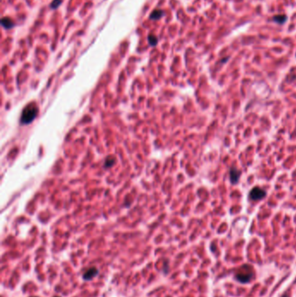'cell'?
I'll return each mask as SVG.
<instances>
[{"instance_id": "obj_11", "label": "cell", "mask_w": 296, "mask_h": 297, "mask_svg": "<svg viewBox=\"0 0 296 297\" xmlns=\"http://www.w3.org/2000/svg\"><path fill=\"white\" fill-rule=\"evenodd\" d=\"M62 2H63V0H53L52 2H51V4H50V9H52V10L57 9V8L60 6Z\"/></svg>"}, {"instance_id": "obj_3", "label": "cell", "mask_w": 296, "mask_h": 297, "mask_svg": "<svg viewBox=\"0 0 296 297\" xmlns=\"http://www.w3.org/2000/svg\"><path fill=\"white\" fill-rule=\"evenodd\" d=\"M265 196H266V192L264 191L262 188H259V187L252 188L251 191L249 193V198L253 201H259V200L262 199Z\"/></svg>"}, {"instance_id": "obj_1", "label": "cell", "mask_w": 296, "mask_h": 297, "mask_svg": "<svg viewBox=\"0 0 296 297\" xmlns=\"http://www.w3.org/2000/svg\"><path fill=\"white\" fill-rule=\"evenodd\" d=\"M38 114V106L36 103H30L23 109L20 121L23 124H30Z\"/></svg>"}, {"instance_id": "obj_9", "label": "cell", "mask_w": 296, "mask_h": 297, "mask_svg": "<svg viewBox=\"0 0 296 297\" xmlns=\"http://www.w3.org/2000/svg\"><path fill=\"white\" fill-rule=\"evenodd\" d=\"M148 41L151 46H156L158 43L157 37H156L155 35H149L148 37Z\"/></svg>"}, {"instance_id": "obj_4", "label": "cell", "mask_w": 296, "mask_h": 297, "mask_svg": "<svg viewBox=\"0 0 296 297\" xmlns=\"http://www.w3.org/2000/svg\"><path fill=\"white\" fill-rule=\"evenodd\" d=\"M99 274V270L96 267H91L88 270H86L83 275H82V279L84 281H90L92 280L94 277H96L97 275Z\"/></svg>"}, {"instance_id": "obj_12", "label": "cell", "mask_w": 296, "mask_h": 297, "mask_svg": "<svg viewBox=\"0 0 296 297\" xmlns=\"http://www.w3.org/2000/svg\"><path fill=\"white\" fill-rule=\"evenodd\" d=\"M282 297H288V295H286V294H285V295H283Z\"/></svg>"}, {"instance_id": "obj_14", "label": "cell", "mask_w": 296, "mask_h": 297, "mask_svg": "<svg viewBox=\"0 0 296 297\" xmlns=\"http://www.w3.org/2000/svg\"><path fill=\"white\" fill-rule=\"evenodd\" d=\"M31 297H34V296H31Z\"/></svg>"}, {"instance_id": "obj_10", "label": "cell", "mask_w": 296, "mask_h": 297, "mask_svg": "<svg viewBox=\"0 0 296 297\" xmlns=\"http://www.w3.org/2000/svg\"><path fill=\"white\" fill-rule=\"evenodd\" d=\"M115 162H116V159H115L114 156H109V157H107L106 161H105V167H106V168L111 167V166L114 165Z\"/></svg>"}, {"instance_id": "obj_8", "label": "cell", "mask_w": 296, "mask_h": 297, "mask_svg": "<svg viewBox=\"0 0 296 297\" xmlns=\"http://www.w3.org/2000/svg\"><path fill=\"white\" fill-rule=\"evenodd\" d=\"M274 21L275 23H278V24H284V23L287 21V16L286 15H277V16H274Z\"/></svg>"}, {"instance_id": "obj_2", "label": "cell", "mask_w": 296, "mask_h": 297, "mask_svg": "<svg viewBox=\"0 0 296 297\" xmlns=\"http://www.w3.org/2000/svg\"><path fill=\"white\" fill-rule=\"evenodd\" d=\"M254 272L253 269L249 266H244L240 268L238 272L236 273V279L240 282H248L253 277Z\"/></svg>"}, {"instance_id": "obj_13", "label": "cell", "mask_w": 296, "mask_h": 297, "mask_svg": "<svg viewBox=\"0 0 296 297\" xmlns=\"http://www.w3.org/2000/svg\"><path fill=\"white\" fill-rule=\"evenodd\" d=\"M54 297H59V296H54Z\"/></svg>"}, {"instance_id": "obj_7", "label": "cell", "mask_w": 296, "mask_h": 297, "mask_svg": "<svg viewBox=\"0 0 296 297\" xmlns=\"http://www.w3.org/2000/svg\"><path fill=\"white\" fill-rule=\"evenodd\" d=\"M240 171L237 170L236 169H231L230 170V179H231V182L234 183H237V181L239 179V177H240Z\"/></svg>"}, {"instance_id": "obj_6", "label": "cell", "mask_w": 296, "mask_h": 297, "mask_svg": "<svg viewBox=\"0 0 296 297\" xmlns=\"http://www.w3.org/2000/svg\"><path fill=\"white\" fill-rule=\"evenodd\" d=\"M162 17H163V11L160 10V9H156V10H154L150 13V19H151V20H158V19L162 18Z\"/></svg>"}, {"instance_id": "obj_5", "label": "cell", "mask_w": 296, "mask_h": 297, "mask_svg": "<svg viewBox=\"0 0 296 297\" xmlns=\"http://www.w3.org/2000/svg\"><path fill=\"white\" fill-rule=\"evenodd\" d=\"M1 25L4 27V29H11L14 26V22L10 18L4 17L1 19Z\"/></svg>"}]
</instances>
